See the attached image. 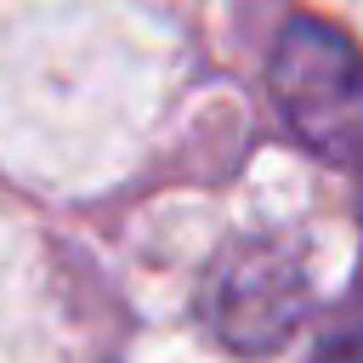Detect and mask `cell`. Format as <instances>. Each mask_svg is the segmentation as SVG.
Listing matches in <instances>:
<instances>
[{
    "label": "cell",
    "instance_id": "1",
    "mask_svg": "<svg viewBox=\"0 0 363 363\" xmlns=\"http://www.w3.org/2000/svg\"><path fill=\"white\" fill-rule=\"evenodd\" d=\"M267 91L306 153L323 164L363 159V51L346 28L289 17L267 57Z\"/></svg>",
    "mask_w": 363,
    "mask_h": 363
},
{
    "label": "cell",
    "instance_id": "2",
    "mask_svg": "<svg viewBox=\"0 0 363 363\" xmlns=\"http://www.w3.org/2000/svg\"><path fill=\"white\" fill-rule=\"evenodd\" d=\"M306 301H312V295H306V272H301V261H295L289 250H278V244H244V250H233V255L216 267L210 289H204L210 329H216L233 352H244V357L278 352V346L301 329Z\"/></svg>",
    "mask_w": 363,
    "mask_h": 363
}]
</instances>
